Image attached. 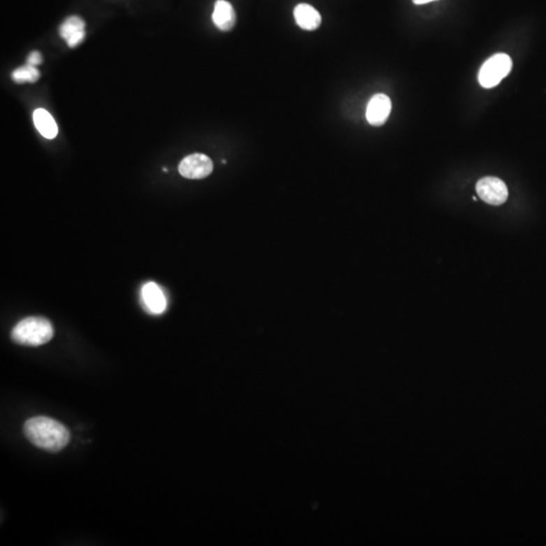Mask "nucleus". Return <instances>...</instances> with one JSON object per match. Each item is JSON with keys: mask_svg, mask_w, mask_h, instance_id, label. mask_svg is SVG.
<instances>
[{"mask_svg": "<svg viewBox=\"0 0 546 546\" xmlns=\"http://www.w3.org/2000/svg\"><path fill=\"white\" fill-rule=\"evenodd\" d=\"M24 432L34 445L50 452H60L70 441L69 430L63 424L44 416L29 419Z\"/></svg>", "mask_w": 546, "mask_h": 546, "instance_id": "f257e3e1", "label": "nucleus"}, {"mask_svg": "<svg viewBox=\"0 0 546 546\" xmlns=\"http://www.w3.org/2000/svg\"><path fill=\"white\" fill-rule=\"evenodd\" d=\"M54 336L51 322L41 317H29L19 322L11 331V339L15 343L26 346H41Z\"/></svg>", "mask_w": 546, "mask_h": 546, "instance_id": "f03ea898", "label": "nucleus"}, {"mask_svg": "<svg viewBox=\"0 0 546 546\" xmlns=\"http://www.w3.org/2000/svg\"><path fill=\"white\" fill-rule=\"evenodd\" d=\"M512 63L509 55L504 53L496 54L484 62L479 73L480 85L484 88H493L511 72Z\"/></svg>", "mask_w": 546, "mask_h": 546, "instance_id": "7ed1b4c3", "label": "nucleus"}, {"mask_svg": "<svg viewBox=\"0 0 546 546\" xmlns=\"http://www.w3.org/2000/svg\"><path fill=\"white\" fill-rule=\"evenodd\" d=\"M475 189L480 198L490 205H502L508 199V189L500 178L489 176L480 179Z\"/></svg>", "mask_w": 546, "mask_h": 546, "instance_id": "20e7f679", "label": "nucleus"}, {"mask_svg": "<svg viewBox=\"0 0 546 546\" xmlns=\"http://www.w3.org/2000/svg\"><path fill=\"white\" fill-rule=\"evenodd\" d=\"M214 169L212 160L205 154L196 153L187 156L179 164V173L189 179H203L210 175Z\"/></svg>", "mask_w": 546, "mask_h": 546, "instance_id": "39448f33", "label": "nucleus"}, {"mask_svg": "<svg viewBox=\"0 0 546 546\" xmlns=\"http://www.w3.org/2000/svg\"><path fill=\"white\" fill-rule=\"evenodd\" d=\"M391 110V101L387 95L378 94L373 95L369 101L368 110H366V119L371 126H382L387 119Z\"/></svg>", "mask_w": 546, "mask_h": 546, "instance_id": "423d86ee", "label": "nucleus"}, {"mask_svg": "<svg viewBox=\"0 0 546 546\" xmlns=\"http://www.w3.org/2000/svg\"><path fill=\"white\" fill-rule=\"evenodd\" d=\"M141 298L143 306L150 314L160 315L166 310V298L155 282H147L143 285Z\"/></svg>", "mask_w": 546, "mask_h": 546, "instance_id": "0eeeda50", "label": "nucleus"}, {"mask_svg": "<svg viewBox=\"0 0 546 546\" xmlns=\"http://www.w3.org/2000/svg\"><path fill=\"white\" fill-rule=\"evenodd\" d=\"M61 37L66 41L68 46L76 48L83 42L85 38V22L81 17H68L60 26Z\"/></svg>", "mask_w": 546, "mask_h": 546, "instance_id": "6e6552de", "label": "nucleus"}, {"mask_svg": "<svg viewBox=\"0 0 546 546\" xmlns=\"http://www.w3.org/2000/svg\"><path fill=\"white\" fill-rule=\"evenodd\" d=\"M213 22L220 31H229L236 24V13L230 2L226 0H217L213 13Z\"/></svg>", "mask_w": 546, "mask_h": 546, "instance_id": "1a4fd4ad", "label": "nucleus"}, {"mask_svg": "<svg viewBox=\"0 0 546 546\" xmlns=\"http://www.w3.org/2000/svg\"><path fill=\"white\" fill-rule=\"evenodd\" d=\"M294 20L301 29L305 31H316L322 24L319 11L307 3H300L294 10Z\"/></svg>", "mask_w": 546, "mask_h": 546, "instance_id": "9d476101", "label": "nucleus"}, {"mask_svg": "<svg viewBox=\"0 0 546 546\" xmlns=\"http://www.w3.org/2000/svg\"><path fill=\"white\" fill-rule=\"evenodd\" d=\"M34 123L41 135L46 139H54L58 135L55 120L44 108H38L34 112Z\"/></svg>", "mask_w": 546, "mask_h": 546, "instance_id": "9b49d317", "label": "nucleus"}, {"mask_svg": "<svg viewBox=\"0 0 546 546\" xmlns=\"http://www.w3.org/2000/svg\"><path fill=\"white\" fill-rule=\"evenodd\" d=\"M11 77L15 82L19 83V85L35 83L40 78V72H38L37 67L27 64L15 69L11 74Z\"/></svg>", "mask_w": 546, "mask_h": 546, "instance_id": "f8f14e48", "label": "nucleus"}, {"mask_svg": "<svg viewBox=\"0 0 546 546\" xmlns=\"http://www.w3.org/2000/svg\"><path fill=\"white\" fill-rule=\"evenodd\" d=\"M42 55H41L38 52H31V53L29 54L28 57V64L31 65V66L37 67L38 65L42 64Z\"/></svg>", "mask_w": 546, "mask_h": 546, "instance_id": "ddd939ff", "label": "nucleus"}, {"mask_svg": "<svg viewBox=\"0 0 546 546\" xmlns=\"http://www.w3.org/2000/svg\"><path fill=\"white\" fill-rule=\"evenodd\" d=\"M436 1V0H413L415 4L421 6V4L429 3V2Z\"/></svg>", "mask_w": 546, "mask_h": 546, "instance_id": "4468645a", "label": "nucleus"}]
</instances>
